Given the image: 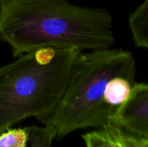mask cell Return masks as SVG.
Instances as JSON below:
<instances>
[{
    "label": "cell",
    "instance_id": "cell-1",
    "mask_svg": "<svg viewBox=\"0 0 148 147\" xmlns=\"http://www.w3.org/2000/svg\"><path fill=\"white\" fill-rule=\"evenodd\" d=\"M113 17L105 9L68 0H3L0 41L14 57L41 49L98 50L114 43Z\"/></svg>",
    "mask_w": 148,
    "mask_h": 147
},
{
    "label": "cell",
    "instance_id": "cell-2",
    "mask_svg": "<svg viewBox=\"0 0 148 147\" xmlns=\"http://www.w3.org/2000/svg\"><path fill=\"white\" fill-rule=\"evenodd\" d=\"M135 59L129 51L105 49L80 52L62 97L52 114L42 123L58 139L79 129L111 125L117 108L105 102L106 86L117 76L135 82Z\"/></svg>",
    "mask_w": 148,
    "mask_h": 147
},
{
    "label": "cell",
    "instance_id": "cell-3",
    "mask_svg": "<svg viewBox=\"0 0 148 147\" xmlns=\"http://www.w3.org/2000/svg\"><path fill=\"white\" fill-rule=\"evenodd\" d=\"M79 53L41 49L0 68V133L28 118L43 121L52 114Z\"/></svg>",
    "mask_w": 148,
    "mask_h": 147
},
{
    "label": "cell",
    "instance_id": "cell-4",
    "mask_svg": "<svg viewBox=\"0 0 148 147\" xmlns=\"http://www.w3.org/2000/svg\"><path fill=\"white\" fill-rule=\"evenodd\" d=\"M111 125L148 144L147 83H134L129 99L116 109Z\"/></svg>",
    "mask_w": 148,
    "mask_h": 147
},
{
    "label": "cell",
    "instance_id": "cell-5",
    "mask_svg": "<svg viewBox=\"0 0 148 147\" xmlns=\"http://www.w3.org/2000/svg\"><path fill=\"white\" fill-rule=\"evenodd\" d=\"M86 147H147V142L109 125L85 133L82 136Z\"/></svg>",
    "mask_w": 148,
    "mask_h": 147
},
{
    "label": "cell",
    "instance_id": "cell-6",
    "mask_svg": "<svg viewBox=\"0 0 148 147\" xmlns=\"http://www.w3.org/2000/svg\"><path fill=\"white\" fill-rule=\"evenodd\" d=\"M128 25L134 45L148 49V0H144L131 13Z\"/></svg>",
    "mask_w": 148,
    "mask_h": 147
},
{
    "label": "cell",
    "instance_id": "cell-7",
    "mask_svg": "<svg viewBox=\"0 0 148 147\" xmlns=\"http://www.w3.org/2000/svg\"><path fill=\"white\" fill-rule=\"evenodd\" d=\"M134 83L122 76L112 78L105 88V102L110 107L118 108L129 99Z\"/></svg>",
    "mask_w": 148,
    "mask_h": 147
},
{
    "label": "cell",
    "instance_id": "cell-8",
    "mask_svg": "<svg viewBox=\"0 0 148 147\" xmlns=\"http://www.w3.org/2000/svg\"><path fill=\"white\" fill-rule=\"evenodd\" d=\"M29 132L25 128H9L0 133V147H26Z\"/></svg>",
    "mask_w": 148,
    "mask_h": 147
},
{
    "label": "cell",
    "instance_id": "cell-9",
    "mask_svg": "<svg viewBox=\"0 0 148 147\" xmlns=\"http://www.w3.org/2000/svg\"><path fill=\"white\" fill-rule=\"evenodd\" d=\"M29 132V142L30 147H51L56 139L54 132L48 126H30L27 127Z\"/></svg>",
    "mask_w": 148,
    "mask_h": 147
},
{
    "label": "cell",
    "instance_id": "cell-10",
    "mask_svg": "<svg viewBox=\"0 0 148 147\" xmlns=\"http://www.w3.org/2000/svg\"><path fill=\"white\" fill-rule=\"evenodd\" d=\"M3 2V0H0V6H1V4H2Z\"/></svg>",
    "mask_w": 148,
    "mask_h": 147
},
{
    "label": "cell",
    "instance_id": "cell-11",
    "mask_svg": "<svg viewBox=\"0 0 148 147\" xmlns=\"http://www.w3.org/2000/svg\"><path fill=\"white\" fill-rule=\"evenodd\" d=\"M147 147H148V146H147Z\"/></svg>",
    "mask_w": 148,
    "mask_h": 147
}]
</instances>
